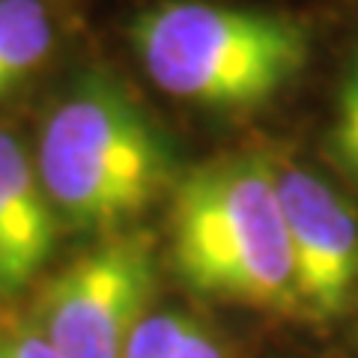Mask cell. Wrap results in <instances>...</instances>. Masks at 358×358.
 Wrapping results in <instances>:
<instances>
[{"mask_svg": "<svg viewBox=\"0 0 358 358\" xmlns=\"http://www.w3.org/2000/svg\"><path fill=\"white\" fill-rule=\"evenodd\" d=\"M171 263L192 293L301 313L278 171L260 152L218 155L173 182Z\"/></svg>", "mask_w": 358, "mask_h": 358, "instance_id": "1", "label": "cell"}, {"mask_svg": "<svg viewBox=\"0 0 358 358\" xmlns=\"http://www.w3.org/2000/svg\"><path fill=\"white\" fill-rule=\"evenodd\" d=\"M36 171L60 221L117 233L173 182L171 143L114 78L84 75L45 120Z\"/></svg>", "mask_w": 358, "mask_h": 358, "instance_id": "2", "label": "cell"}, {"mask_svg": "<svg viewBox=\"0 0 358 358\" xmlns=\"http://www.w3.org/2000/svg\"><path fill=\"white\" fill-rule=\"evenodd\" d=\"M131 48L150 81L179 102L254 110L305 72L308 30L272 9L171 0L131 24Z\"/></svg>", "mask_w": 358, "mask_h": 358, "instance_id": "3", "label": "cell"}, {"mask_svg": "<svg viewBox=\"0 0 358 358\" xmlns=\"http://www.w3.org/2000/svg\"><path fill=\"white\" fill-rule=\"evenodd\" d=\"M155 245L147 233L110 236L51 278L39 301V331L63 358H120L150 317Z\"/></svg>", "mask_w": 358, "mask_h": 358, "instance_id": "4", "label": "cell"}, {"mask_svg": "<svg viewBox=\"0 0 358 358\" xmlns=\"http://www.w3.org/2000/svg\"><path fill=\"white\" fill-rule=\"evenodd\" d=\"M301 313L334 320L358 287V215L326 179L275 164Z\"/></svg>", "mask_w": 358, "mask_h": 358, "instance_id": "5", "label": "cell"}, {"mask_svg": "<svg viewBox=\"0 0 358 358\" xmlns=\"http://www.w3.org/2000/svg\"><path fill=\"white\" fill-rule=\"evenodd\" d=\"M0 200H3L6 215L13 221L21 251L39 272L51 260L60 215L45 192L24 143L3 129H0Z\"/></svg>", "mask_w": 358, "mask_h": 358, "instance_id": "6", "label": "cell"}, {"mask_svg": "<svg viewBox=\"0 0 358 358\" xmlns=\"http://www.w3.org/2000/svg\"><path fill=\"white\" fill-rule=\"evenodd\" d=\"M51 45V18L39 0H0V99L39 69Z\"/></svg>", "mask_w": 358, "mask_h": 358, "instance_id": "7", "label": "cell"}, {"mask_svg": "<svg viewBox=\"0 0 358 358\" xmlns=\"http://www.w3.org/2000/svg\"><path fill=\"white\" fill-rule=\"evenodd\" d=\"M331 150L338 155V162L358 179V48L350 54L338 84Z\"/></svg>", "mask_w": 358, "mask_h": 358, "instance_id": "8", "label": "cell"}, {"mask_svg": "<svg viewBox=\"0 0 358 358\" xmlns=\"http://www.w3.org/2000/svg\"><path fill=\"white\" fill-rule=\"evenodd\" d=\"M188 322V313H150L131 331L120 358H176Z\"/></svg>", "mask_w": 358, "mask_h": 358, "instance_id": "9", "label": "cell"}, {"mask_svg": "<svg viewBox=\"0 0 358 358\" xmlns=\"http://www.w3.org/2000/svg\"><path fill=\"white\" fill-rule=\"evenodd\" d=\"M39 272L30 266V260L21 251V242L13 230V221L6 215V206L0 200V293L13 296L24 289Z\"/></svg>", "mask_w": 358, "mask_h": 358, "instance_id": "10", "label": "cell"}, {"mask_svg": "<svg viewBox=\"0 0 358 358\" xmlns=\"http://www.w3.org/2000/svg\"><path fill=\"white\" fill-rule=\"evenodd\" d=\"M176 358H227V350H224V343L218 341L215 331L192 317V322H188V329L182 334V343H179Z\"/></svg>", "mask_w": 358, "mask_h": 358, "instance_id": "11", "label": "cell"}]
</instances>
